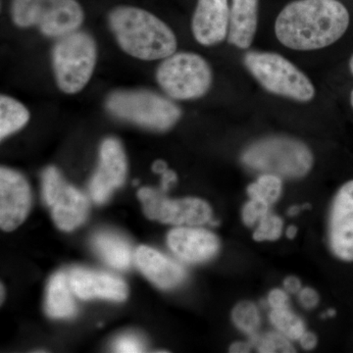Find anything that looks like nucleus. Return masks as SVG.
Returning <instances> with one entry per match:
<instances>
[{
  "mask_svg": "<svg viewBox=\"0 0 353 353\" xmlns=\"http://www.w3.org/2000/svg\"><path fill=\"white\" fill-rule=\"evenodd\" d=\"M2 299H3V287H2V285H1V301H2Z\"/></svg>",
  "mask_w": 353,
  "mask_h": 353,
  "instance_id": "obj_41",
  "label": "nucleus"
},
{
  "mask_svg": "<svg viewBox=\"0 0 353 353\" xmlns=\"http://www.w3.org/2000/svg\"><path fill=\"white\" fill-rule=\"evenodd\" d=\"M350 72H352V74L353 75V54L352 55V57H350Z\"/></svg>",
  "mask_w": 353,
  "mask_h": 353,
  "instance_id": "obj_39",
  "label": "nucleus"
},
{
  "mask_svg": "<svg viewBox=\"0 0 353 353\" xmlns=\"http://www.w3.org/2000/svg\"><path fill=\"white\" fill-rule=\"evenodd\" d=\"M70 284L74 294L81 299H104L123 301L128 296L124 281L111 274L75 267L69 274Z\"/></svg>",
  "mask_w": 353,
  "mask_h": 353,
  "instance_id": "obj_15",
  "label": "nucleus"
},
{
  "mask_svg": "<svg viewBox=\"0 0 353 353\" xmlns=\"http://www.w3.org/2000/svg\"><path fill=\"white\" fill-rule=\"evenodd\" d=\"M326 315L329 316V317H333V316L336 315V310H334V309H329V310L327 311Z\"/></svg>",
  "mask_w": 353,
  "mask_h": 353,
  "instance_id": "obj_38",
  "label": "nucleus"
},
{
  "mask_svg": "<svg viewBox=\"0 0 353 353\" xmlns=\"http://www.w3.org/2000/svg\"><path fill=\"white\" fill-rule=\"evenodd\" d=\"M176 182V175L175 172L169 170L168 169V170L162 174L161 190H163V192H166V190H168L169 188Z\"/></svg>",
  "mask_w": 353,
  "mask_h": 353,
  "instance_id": "obj_33",
  "label": "nucleus"
},
{
  "mask_svg": "<svg viewBox=\"0 0 353 353\" xmlns=\"http://www.w3.org/2000/svg\"><path fill=\"white\" fill-rule=\"evenodd\" d=\"M252 343L256 345L259 352L262 353H287L294 352V347L288 340L287 336L279 333H267L263 336H252Z\"/></svg>",
  "mask_w": 353,
  "mask_h": 353,
  "instance_id": "obj_25",
  "label": "nucleus"
},
{
  "mask_svg": "<svg viewBox=\"0 0 353 353\" xmlns=\"http://www.w3.org/2000/svg\"><path fill=\"white\" fill-rule=\"evenodd\" d=\"M299 341L301 347L306 350H313L317 345V338L314 334L310 333V332H304Z\"/></svg>",
  "mask_w": 353,
  "mask_h": 353,
  "instance_id": "obj_31",
  "label": "nucleus"
},
{
  "mask_svg": "<svg viewBox=\"0 0 353 353\" xmlns=\"http://www.w3.org/2000/svg\"><path fill=\"white\" fill-rule=\"evenodd\" d=\"M113 350L119 353H139L145 352V345L139 336L134 334H123L114 341Z\"/></svg>",
  "mask_w": 353,
  "mask_h": 353,
  "instance_id": "obj_28",
  "label": "nucleus"
},
{
  "mask_svg": "<svg viewBox=\"0 0 353 353\" xmlns=\"http://www.w3.org/2000/svg\"><path fill=\"white\" fill-rule=\"evenodd\" d=\"M128 162L126 153L118 139H104L99 150V163L90 183L92 201L104 203L114 190L123 185L126 180Z\"/></svg>",
  "mask_w": 353,
  "mask_h": 353,
  "instance_id": "obj_11",
  "label": "nucleus"
},
{
  "mask_svg": "<svg viewBox=\"0 0 353 353\" xmlns=\"http://www.w3.org/2000/svg\"><path fill=\"white\" fill-rule=\"evenodd\" d=\"M301 208L299 206H292V208H290L289 214L290 216H296L299 214V211H301Z\"/></svg>",
  "mask_w": 353,
  "mask_h": 353,
  "instance_id": "obj_37",
  "label": "nucleus"
},
{
  "mask_svg": "<svg viewBox=\"0 0 353 353\" xmlns=\"http://www.w3.org/2000/svg\"><path fill=\"white\" fill-rule=\"evenodd\" d=\"M32 196L29 183L19 172L0 169V227L3 231L17 229L29 214Z\"/></svg>",
  "mask_w": 353,
  "mask_h": 353,
  "instance_id": "obj_12",
  "label": "nucleus"
},
{
  "mask_svg": "<svg viewBox=\"0 0 353 353\" xmlns=\"http://www.w3.org/2000/svg\"><path fill=\"white\" fill-rule=\"evenodd\" d=\"M283 226V220L269 212L260 221L256 231L253 234V239L256 241H277L282 234Z\"/></svg>",
  "mask_w": 353,
  "mask_h": 353,
  "instance_id": "obj_26",
  "label": "nucleus"
},
{
  "mask_svg": "<svg viewBox=\"0 0 353 353\" xmlns=\"http://www.w3.org/2000/svg\"><path fill=\"white\" fill-rule=\"evenodd\" d=\"M72 292H74L70 284L69 276L63 272L54 274L46 290L44 304L46 314L55 319H67L75 316L77 307Z\"/></svg>",
  "mask_w": 353,
  "mask_h": 353,
  "instance_id": "obj_19",
  "label": "nucleus"
},
{
  "mask_svg": "<svg viewBox=\"0 0 353 353\" xmlns=\"http://www.w3.org/2000/svg\"><path fill=\"white\" fill-rule=\"evenodd\" d=\"M105 105L114 117L157 132L168 131L182 115L170 99L148 90H117L109 95Z\"/></svg>",
  "mask_w": 353,
  "mask_h": 353,
  "instance_id": "obj_3",
  "label": "nucleus"
},
{
  "mask_svg": "<svg viewBox=\"0 0 353 353\" xmlns=\"http://www.w3.org/2000/svg\"><path fill=\"white\" fill-rule=\"evenodd\" d=\"M299 301L305 308H314L319 303V294L311 288H304L299 292Z\"/></svg>",
  "mask_w": 353,
  "mask_h": 353,
  "instance_id": "obj_30",
  "label": "nucleus"
},
{
  "mask_svg": "<svg viewBox=\"0 0 353 353\" xmlns=\"http://www.w3.org/2000/svg\"><path fill=\"white\" fill-rule=\"evenodd\" d=\"M329 243L334 256L353 262V180L341 185L332 202Z\"/></svg>",
  "mask_w": 353,
  "mask_h": 353,
  "instance_id": "obj_13",
  "label": "nucleus"
},
{
  "mask_svg": "<svg viewBox=\"0 0 353 353\" xmlns=\"http://www.w3.org/2000/svg\"><path fill=\"white\" fill-rule=\"evenodd\" d=\"M11 18L18 27H36L43 36L59 39L79 30L85 14L77 0H12Z\"/></svg>",
  "mask_w": 353,
  "mask_h": 353,
  "instance_id": "obj_6",
  "label": "nucleus"
},
{
  "mask_svg": "<svg viewBox=\"0 0 353 353\" xmlns=\"http://www.w3.org/2000/svg\"><path fill=\"white\" fill-rule=\"evenodd\" d=\"M289 301L288 292L280 289L272 290L268 296V303L272 310L289 308Z\"/></svg>",
  "mask_w": 353,
  "mask_h": 353,
  "instance_id": "obj_29",
  "label": "nucleus"
},
{
  "mask_svg": "<svg viewBox=\"0 0 353 353\" xmlns=\"http://www.w3.org/2000/svg\"><path fill=\"white\" fill-rule=\"evenodd\" d=\"M350 104H352L353 108V90H352V94H350Z\"/></svg>",
  "mask_w": 353,
  "mask_h": 353,
  "instance_id": "obj_40",
  "label": "nucleus"
},
{
  "mask_svg": "<svg viewBox=\"0 0 353 353\" xmlns=\"http://www.w3.org/2000/svg\"><path fill=\"white\" fill-rule=\"evenodd\" d=\"M231 8L228 0H197L192 19L194 39L203 46H213L228 38Z\"/></svg>",
  "mask_w": 353,
  "mask_h": 353,
  "instance_id": "obj_14",
  "label": "nucleus"
},
{
  "mask_svg": "<svg viewBox=\"0 0 353 353\" xmlns=\"http://www.w3.org/2000/svg\"><path fill=\"white\" fill-rule=\"evenodd\" d=\"M53 73L57 87L67 94L85 88L94 74L97 46L88 32H70L57 39L51 52Z\"/></svg>",
  "mask_w": 353,
  "mask_h": 353,
  "instance_id": "obj_4",
  "label": "nucleus"
},
{
  "mask_svg": "<svg viewBox=\"0 0 353 353\" xmlns=\"http://www.w3.org/2000/svg\"><path fill=\"white\" fill-rule=\"evenodd\" d=\"M157 80L170 99L192 101L208 94L212 85L213 73L210 65L201 55L175 52L159 65Z\"/></svg>",
  "mask_w": 353,
  "mask_h": 353,
  "instance_id": "obj_7",
  "label": "nucleus"
},
{
  "mask_svg": "<svg viewBox=\"0 0 353 353\" xmlns=\"http://www.w3.org/2000/svg\"><path fill=\"white\" fill-rule=\"evenodd\" d=\"M108 22L120 48L132 57L153 61L176 52L178 43L171 28L145 9L116 7Z\"/></svg>",
  "mask_w": 353,
  "mask_h": 353,
  "instance_id": "obj_2",
  "label": "nucleus"
},
{
  "mask_svg": "<svg viewBox=\"0 0 353 353\" xmlns=\"http://www.w3.org/2000/svg\"><path fill=\"white\" fill-rule=\"evenodd\" d=\"M30 112L21 102L12 97H0V139H4L20 131L28 124Z\"/></svg>",
  "mask_w": 353,
  "mask_h": 353,
  "instance_id": "obj_21",
  "label": "nucleus"
},
{
  "mask_svg": "<svg viewBox=\"0 0 353 353\" xmlns=\"http://www.w3.org/2000/svg\"><path fill=\"white\" fill-rule=\"evenodd\" d=\"M164 192L152 188H141L139 190L138 197L146 217L178 226H199L211 222L212 209L208 202L194 197L171 199Z\"/></svg>",
  "mask_w": 353,
  "mask_h": 353,
  "instance_id": "obj_10",
  "label": "nucleus"
},
{
  "mask_svg": "<svg viewBox=\"0 0 353 353\" xmlns=\"http://www.w3.org/2000/svg\"><path fill=\"white\" fill-rule=\"evenodd\" d=\"M269 317L273 326L289 340H299L305 332V325L303 319L292 312L289 308L272 310Z\"/></svg>",
  "mask_w": 353,
  "mask_h": 353,
  "instance_id": "obj_22",
  "label": "nucleus"
},
{
  "mask_svg": "<svg viewBox=\"0 0 353 353\" xmlns=\"http://www.w3.org/2000/svg\"><path fill=\"white\" fill-rule=\"evenodd\" d=\"M259 0H232L228 41L236 48L248 50L259 25Z\"/></svg>",
  "mask_w": 353,
  "mask_h": 353,
  "instance_id": "obj_18",
  "label": "nucleus"
},
{
  "mask_svg": "<svg viewBox=\"0 0 353 353\" xmlns=\"http://www.w3.org/2000/svg\"><path fill=\"white\" fill-rule=\"evenodd\" d=\"M167 170H168V167H167L166 162H164L163 160H157L152 165V171L154 173L162 175Z\"/></svg>",
  "mask_w": 353,
  "mask_h": 353,
  "instance_id": "obj_35",
  "label": "nucleus"
},
{
  "mask_svg": "<svg viewBox=\"0 0 353 353\" xmlns=\"http://www.w3.org/2000/svg\"><path fill=\"white\" fill-rule=\"evenodd\" d=\"M41 185L44 201L60 230L73 231L85 222L90 209L87 196L67 183L55 167L43 171Z\"/></svg>",
  "mask_w": 353,
  "mask_h": 353,
  "instance_id": "obj_9",
  "label": "nucleus"
},
{
  "mask_svg": "<svg viewBox=\"0 0 353 353\" xmlns=\"http://www.w3.org/2000/svg\"><path fill=\"white\" fill-rule=\"evenodd\" d=\"M297 234V228L296 226H290L287 230V236L288 238L292 240V239L296 238Z\"/></svg>",
  "mask_w": 353,
  "mask_h": 353,
  "instance_id": "obj_36",
  "label": "nucleus"
},
{
  "mask_svg": "<svg viewBox=\"0 0 353 353\" xmlns=\"http://www.w3.org/2000/svg\"><path fill=\"white\" fill-rule=\"evenodd\" d=\"M246 166L263 173L285 178H301L310 171V150L296 139L269 138L250 146L243 155Z\"/></svg>",
  "mask_w": 353,
  "mask_h": 353,
  "instance_id": "obj_8",
  "label": "nucleus"
},
{
  "mask_svg": "<svg viewBox=\"0 0 353 353\" xmlns=\"http://www.w3.org/2000/svg\"><path fill=\"white\" fill-rule=\"evenodd\" d=\"M92 245L104 261L113 268L126 270L132 261V248L119 234L101 232L92 238Z\"/></svg>",
  "mask_w": 353,
  "mask_h": 353,
  "instance_id": "obj_20",
  "label": "nucleus"
},
{
  "mask_svg": "<svg viewBox=\"0 0 353 353\" xmlns=\"http://www.w3.org/2000/svg\"><path fill=\"white\" fill-rule=\"evenodd\" d=\"M283 183L281 176L274 174L264 173L259 176L256 182L248 188V194L250 199H261L268 204L278 201L282 194Z\"/></svg>",
  "mask_w": 353,
  "mask_h": 353,
  "instance_id": "obj_23",
  "label": "nucleus"
},
{
  "mask_svg": "<svg viewBox=\"0 0 353 353\" xmlns=\"http://www.w3.org/2000/svg\"><path fill=\"white\" fill-rule=\"evenodd\" d=\"M167 243L179 259L192 263L212 259L220 248L218 236L201 228H175L169 232Z\"/></svg>",
  "mask_w": 353,
  "mask_h": 353,
  "instance_id": "obj_16",
  "label": "nucleus"
},
{
  "mask_svg": "<svg viewBox=\"0 0 353 353\" xmlns=\"http://www.w3.org/2000/svg\"><path fill=\"white\" fill-rule=\"evenodd\" d=\"M250 352V345L248 343H243V341H238L234 343L230 347V352L234 353H245Z\"/></svg>",
  "mask_w": 353,
  "mask_h": 353,
  "instance_id": "obj_34",
  "label": "nucleus"
},
{
  "mask_svg": "<svg viewBox=\"0 0 353 353\" xmlns=\"http://www.w3.org/2000/svg\"><path fill=\"white\" fill-rule=\"evenodd\" d=\"M350 23L347 7L338 0H296L279 14L275 34L292 50H322L343 38Z\"/></svg>",
  "mask_w": 353,
  "mask_h": 353,
  "instance_id": "obj_1",
  "label": "nucleus"
},
{
  "mask_svg": "<svg viewBox=\"0 0 353 353\" xmlns=\"http://www.w3.org/2000/svg\"><path fill=\"white\" fill-rule=\"evenodd\" d=\"M285 290L290 294H296V292H301V283L299 278L290 276L285 279L284 281Z\"/></svg>",
  "mask_w": 353,
  "mask_h": 353,
  "instance_id": "obj_32",
  "label": "nucleus"
},
{
  "mask_svg": "<svg viewBox=\"0 0 353 353\" xmlns=\"http://www.w3.org/2000/svg\"><path fill=\"white\" fill-rule=\"evenodd\" d=\"M246 69L271 94L299 102L312 101L315 87L301 70L274 52L250 51L245 57Z\"/></svg>",
  "mask_w": 353,
  "mask_h": 353,
  "instance_id": "obj_5",
  "label": "nucleus"
},
{
  "mask_svg": "<svg viewBox=\"0 0 353 353\" xmlns=\"http://www.w3.org/2000/svg\"><path fill=\"white\" fill-rule=\"evenodd\" d=\"M232 319L241 332L250 336L257 334L261 323L259 309L252 301L236 304L232 312Z\"/></svg>",
  "mask_w": 353,
  "mask_h": 353,
  "instance_id": "obj_24",
  "label": "nucleus"
},
{
  "mask_svg": "<svg viewBox=\"0 0 353 353\" xmlns=\"http://www.w3.org/2000/svg\"><path fill=\"white\" fill-rule=\"evenodd\" d=\"M134 260L141 273L160 289L175 288L187 277L182 265L150 246H139L134 253Z\"/></svg>",
  "mask_w": 353,
  "mask_h": 353,
  "instance_id": "obj_17",
  "label": "nucleus"
},
{
  "mask_svg": "<svg viewBox=\"0 0 353 353\" xmlns=\"http://www.w3.org/2000/svg\"><path fill=\"white\" fill-rule=\"evenodd\" d=\"M270 204L261 199H250L243 209V220L246 226H253L269 213Z\"/></svg>",
  "mask_w": 353,
  "mask_h": 353,
  "instance_id": "obj_27",
  "label": "nucleus"
}]
</instances>
